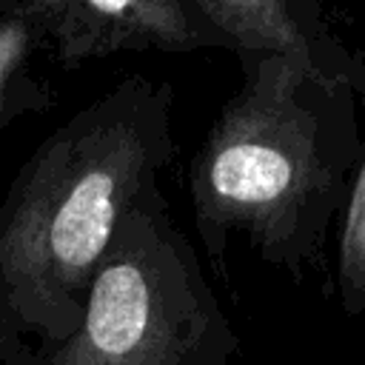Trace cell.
I'll use <instances>...</instances> for the list:
<instances>
[{
  "instance_id": "6da1fadb",
  "label": "cell",
  "mask_w": 365,
  "mask_h": 365,
  "mask_svg": "<svg viewBox=\"0 0 365 365\" xmlns=\"http://www.w3.org/2000/svg\"><path fill=\"white\" fill-rule=\"evenodd\" d=\"M174 86L128 74L48 131L0 202V325L63 342L120 222L163 194L174 163Z\"/></svg>"
},
{
  "instance_id": "7a4b0ae2",
  "label": "cell",
  "mask_w": 365,
  "mask_h": 365,
  "mask_svg": "<svg viewBox=\"0 0 365 365\" xmlns=\"http://www.w3.org/2000/svg\"><path fill=\"white\" fill-rule=\"evenodd\" d=\"M242 83L220 106L188 165L197 237L217 277L242 234L268 265L302 282L325 265L365 131L348 86L285 60L240 63Z\"/></svg>"
},
{
  "instance_id": "3957f363",
  "label": "cell",
  "mask_w": 365,
  "mask_h": 365,
  "mask_svg": "<svg viewBox=\"0 0 365 365\" xmlns=\"http://www.w3.org/2000/svg\"><path fill=\"white\" fill-rule=\"evenodd\" d=\"M34 351V365H231L240 334L157 194L120 222L77 328Z\"/></svg>"
},
{
  "instance_id": "277c9868",
  "label": "cell",
  "mask_w": 365,
  "mask_h": 365,
  "mask_svg": "<svg viewBox=\"0 0 365 365\" xmlns=\"http://www.w3.org/2000/svg\"><path fill=\"white\" fill-rule=\"evenodd\" d=\"M11 6L63 68L123 51L222 48L197 0H11Z\"/></svg>"
},
{
  "instance_id": "5b68a950",
  "label": "cell",
  "mask_w": 365,
  "mask_h": 365,
  "mask_svg": "<svg viewBox=\"0 0 365 365\" xmlns=\"http://www.w3.org/2000/svg\"><path fill=\"white\" fill-rule=\"evenodd\" d=\"M197 6L240 63L285 60L314 80L348 86L365 114V60L331 31L314 0H197Z\"/></svg>"
},
{
  "instance_id": "8992f818",
  "label": "cell",
  "mask_w": 365,
  "mask_h": 365,
  "mask_svg": "<svg viewBox=\"0 0 365 365\" xmlns=\"http://www.w3.org/2000/svg\"><path fill=\"white\" fill-rule=\"evenodd\" d=\"M43 51L46 43L37 29L14 11L11 0H0V131L51 108L54 91L40 68Z\"/></svg>"
},
{
  "instance_id": "52a82bcc",
  "label": "cell",
  "mask_w": 365,
  "mask_h": 365,
  "mask_svg": "<svg viewBox=\"0 0 365 365\" xmlns=\"http://www.w3.org/2000/svg\"><path fill=\"white\" fill-rule=\"evenodd\" d=\"M334 282L342 314L351 319L365 314V145L339 214Z\"/></svg>"
},
{
  "instance_id": "ba28073f",
  "label": "cell",
  "mask_w": 365,
  "mask_h": 365,
  "mask_svg": "<svg viewBox=\"0 0 365 365\" xmlns=\"http://www.w3.org/2000/svg\"><path fill=\"white\" fill-rule=\"evenodd\" d=\"M34 345L0 325V365H34Z\"/></svg>"
}]
</instances>
